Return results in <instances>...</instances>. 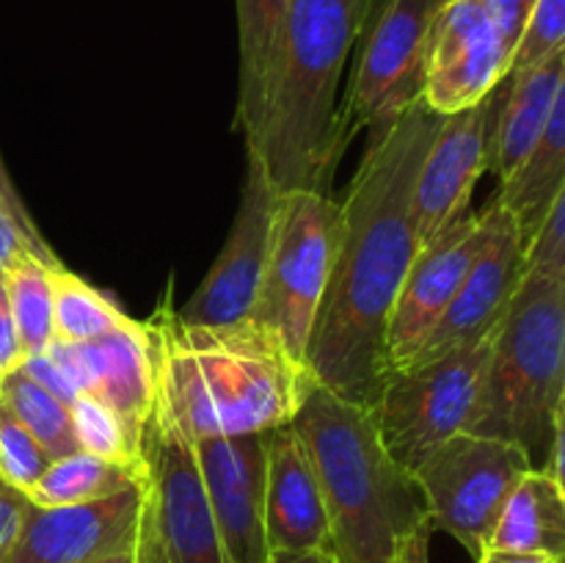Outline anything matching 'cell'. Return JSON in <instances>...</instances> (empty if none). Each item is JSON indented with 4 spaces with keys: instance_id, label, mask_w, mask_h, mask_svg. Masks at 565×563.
<instances>
[{
    "instance_id": "1",
    "label": "cell",
    "mask_w": 565,
    "mask_h": 563,
    "mask_svg": "<svg viewBox=\"0 0 565 563\" xmlns=\"http://www.w3.org/2000/svg\"><path fill=\"white\" fill-rule=\"evenodd\" d=\"M441 116L423 99L384 136L367 138L340 202L334 268L320 301L307 370L315 384L373 408L390 381L386 326L419 252L414 182Z\"/></svg>"
},
{
    "instance_id": "2",
    "label": "cell",
    "mask_w": 565,
    "mask_h": 563,
    "mask_svg": "<svg viewBox=\"0 0 565 563\" xmlns=\"http://www.w3.org/2000/svg\"><path fill=\"white\" fill-rule=\"evenodd\" d=\"M154 353L152 419L191 445L290 425L315 379L254 323H185L160 304L143 320Z\"/></svg>"
},
{
    "instance_id": "3",
    "label": "cell",
    "mask_w": 565,
    "mask_h": 563,
    "mask_svg": "<svg viewBox=\"0 0 565 563\" xmlns=\"http://www.w3.org/2000/svg\"><path fill=\"white\" fill-rule=\"evenodd\" d=\"M290 425L312 458L337 563H395L403 541L430 519L414 472L386 450L373 412L312 384Z\"/></svg>"
},
{
    "instance_id": "4",
    "label": "cell",
    "mask_w": 565,
    "mask_h": 563,
    "mask_svg": "<svg viewBox=\"0 0 565 563\" xmlns=\"http://www.w3.org/2000/svg\"><path fill=\"white\" fill-rule=\"evenodd\" d=\"M373 0H290L281 28L263 158L276 191L329 193L348 144L340 83Z\"/></svg>"
},
{
    "instance_id": "5",
    "label": "cell",
    "mask_w": 565,
    "mask_h": 563,
    "mask_svg": "<svg viewBox=\"0 0 565 563\" xmlns=\"http://www.w3.org/2000/svg\"><path fill=\"white\" fill-rule=\"evenodd\" d=\"M563 408L565 279L522 276L497 329L467 434L513 442L535 467L539 458L546 461L552 419Z\"/></svg>"
},
{
    "instance_id": "6",
    "label": "cell",
    "mask_w": 565,
    "mask_h": 563,
    "mask_svg": "<svg viewBox=\"0 0 565 563\" xmlns=\"http://www.w3.org/2000/svg\"><path fill=\"white\" fill-rule=\"evenodd\" d=\"M340 202L329 193L279 191L268 268L248 323L268 331L307 368L320 301L334 268Z\"/></svg>"
},
{
    "instance_id": "7",
    "label": "cell",
    "mask_w": 565,
    "mask_h": 563,
    "mask_svg": "<svg viewBox=\"0 0 565 563\" xmlns=\"http://www.w3.org/2000/svg\"><path fill=\"white\" fill-rule=\"evenodd\" d=\"M500 323L439 359L397 370L370 408L381 442L406 469H417L436 447L467 434Z\"/></svg>"
},
{
    "instance_id": "8",
    "label": "cell",
    "mask_w": 565,
    "mask_h": 563,
    "mask_svg": "<svg viewBox=\"0 0 565 563\" xmlns=\"http://www.w3.org/2000/svg\"><path fill=\"white\" fill-rule=\"evenodd\" d=\"M434 0H373L356 42L345 103L340 105L342 141L356 132L379 138L423 99L425 44Z\"/></svg>"
},
{
    "instance_id": "9",
    "label": "cell",
    "mask_w": 565,
    "mask_h": 563,
    "mask_svg": "<svg viewBox=\"0 0 565 563\" xmlns=\"http://www.w3.org/2000/svg\"><path fill=\"white\" fill-rule=\"evenodd\" d=\"M527 469V453L491 436L456 434L436 447L417 469L430 528L452 535L472 557L489 550L502 508Z\"/></svg>"
},
{
    "instance_id": "10",
    "label": "cell",
    "mask_w": 565,
    "mask_h": 563,
    "mask_svg": "<svg viewBox=\"0 0 565 563\" xmlns=\"http://www.w3.org/2000/svg\"><path fill=\"white\" fill-rule=\"evenodd\" d=\"M143 467L136 563H232L210 517L191 445L149 419Z\"/></svg>"
},
{
    "instance_id": "11",
    "label": "cell",
    "mask_w": 565,
    "mask_h": 563,
    "mask_svg": "<svg viewBox=\"0 0 565 563\" xmlns=\"http://www.w3.org/2000/svg\"><path fill=\"white\" fill-rule=\"evenodd\" d=\"M279 191L265 171L263 158L246 149V174L241 185L235 221L230 226L218 257L213 259L180 312L185 323L199 326H241L248 323L268 268L270 243Z\"/></svg>"
},
{
    "instance_id": "12",
    "label": "cell",
    "mask_w": 565,
    "mask_h": 563,
    "mask_svg": "<svg viewBox=\"0 0 565 563\" xmlns=\"http://www.w3.org/2000/svg\"><path fill=\"white\" fill-rule=\"evenodd\" d=\"M508 70L511 50L480 0H450L436 9L423 83V103L434 114L472 108L508 81Z\"/></svg>"
},
{
    "instance_id": "13",
    "label": "cell",
    "mask_w": 565,
    "mask_h": 563,
    "mask_svg": "<svg viewBox=\"0 0 565 563\" xmlns=\"http://www.w3.org/2000/svg\"><path fill=\"white\" fill-rule=\"evenodd\" d=\"M268 434L191 442L210 517L232 563H268L270 557L265 539Z\"/></svg>"
},
{
    "instance_id": "14",
    "label": "cell",
    "mask_w": 565,
    "mask_h": 563,
    "mask_svg": "<svg viewBox=\"0 0 565 563\" xmlns=\"http://www.w3.org/2000/svg\"><path fill=\"white\" fill-rule=\"evenodd\" d=\"M500 88L472 108L441 116L414 182V230L419 246L469 213L475 182L489 171V138L500 108Z\"/></svg>"
},
{
    "instance_id": "15",
    "label": "cell",
    "mask_w": 565,
    "mask_h": 563,
    "mask_svg": "<svg viewBox=\"0 0 565 563\" xmlns=\"http://www.w3.org/2000/svg\"><path fill=\"white\" fill-rule=\"evenodd\" d=\"M486 226L483 215L463 213L447 230L423 243L403 279L386 326V357L392 373L406 368L450 307L469 265L478 257Z\"/></svg>"
},
{
    "instance_id": "16",
    "label": "cell",
    "mask_w": 565,
    "mask_h": 563,
    "mask_svg": "<svg viewBox=\"0 0 565 563\" xmlns=\"http://www.w3.org/2000/svg\"><path fill=\"white\" fill-rule=\"evenodd\" d=\"M480 215H483L486 235L478 257L469 265L447 312L406 368L445 357L463 342L478 340L494 329L522 282V241L508 210L491 196Z\"/></svg>"
},
{
    "instance_id": "17",
    "label": "cell",
    "mask_w": 565,
    "mask_h": 563,
    "mask_svg": "<svg viewBox=\"0 0 565 563\" xmlns=\"http://www.w3.org/2000/svg\"><path fill=\"white\" fill-rule=\"evenodd\" d=\"M47 351L77 395H92L147 434L154 408V353L147 323L130 320L88 342H50Z\"/></svg>"
},
{
    "instance_id": "18",
    "label": "cell",
    "mask_w": 565,
    "mask_h": 563,
    "mask_svg": "<svg viewBox=\"0 0 565 563\" xmlns=\"http://www.w3.org/2000/svg\"><path fill=\"white\" fill-rule=\"evenodd\" d=\"M143 480L108 497L70 508L31 506L3 563H92L130 546L138 535Z\"/></svg>"
},
{
    "instance_id": "19",
    "label": "cell",
    "mask_w": 565,
    "mask_h": 563,
    "mask_svg": "<svg viewBox=\"0 0 565 563\" xmlns=\"http://www.w3.org/2000/svg\"><path fill=\"white\" fill-rule=\"evenodd\" d=\"M265 539L270 552L331 550L323 491L312 458L292 425L268 434Z\"/></svg>"
},
{
    "instance_id": "20",
    "label": "cell",
    "mask_w": 565,
    "mask_h": 563,
    "mask_svg": "<svg viewBox=\"0 0 565 563\" xmlns=\"http://www.w3.org/2000/svg\"><path fill=\"white\" fill-rule=\"evenodd\" d=\"M508 77L511 83L489 138V171L497 180H505L544 136L546 121L565 94V50Z\"/></svg>"
},
{
    "instance_id": "21",
    "label": "cell",
    "mask_w": 565,
    "mask_h": 563,
    "mask_svg": "<svg viewBox=\"0 0 565 563\" xmlns=\"http://www.w3.org/2000/svg\"><path fill=\"white\" fill-rule=\"evenodd\" d=\"M235 6L241 39L235 125L246 138V149H257L268 125L281 28L290 0H235Z\"/></svg>"
},
{
    "instance_id": "22",
    "label": "cell",
    "mask_w": 565,
    "mask_h": 563,
    "mask_svg": "<svg viewBox=\"0 0 565 563\" xmlns=\"http://www.w3.org/2000/svg\"><path fill=\"white\" fill-rule=\"evenodd\" d=\"M561 193H565V94L557 99L544 136L530 149L527 158L500 180L494 193L516 224L522 248L544 224L552 202Z\"/></svg>"
},
{
    "instance_id": "23",
    "label": "cell",
    "mask_w": 565,
    "mask_h": 563,
    "mask_svg": "<svg viewBox=\"0 0 565 563\" xmlns=\"http://www.w3.org/2000/svg\"><path fill=\"white\" fill-rule=\"evenodd\" d=\"M489 546L539 552L565 563V486L544 469H527L513 486Z\"/></svg>"
},
{
    "instance_id": "24",
    "label": "cell",
    "mask_w": 565,
    "mask_h": 563,
    "mask_svg": "<svg viewBox=\"0 0 565 563\" xmlns=\"http://www.w3.org/2000/svg\"><path fill=\"white\" fill-rule=\"evenodd\" d=\"M143 469L147 467H127V464L75 450L53 458L47 469L39 475L36 484L28 489V497L39 508L88 506V502L108 500V497L141 484Z\"/></svg>"
},
{
    "instance_id": "25",
    "label": "cell",
    "mask_w": 565,
    "mask_h": 563,
    "mask_svg": "<svg viewBox=\"0 0 565 563\" xmlns=\"http://www.w3.org/2000/svg\"><path fill=\"white\" fill-rule=\"evenodd\" d=\"M53 342H88L119 326L130 323V315L116 307L105 293L88 285L64 265L53 268Z\"/></svg>"
},
{
    "instance_id": "26",
    "label": "cell",
    "mask_w": 565,
    "mask_h": 563,
    "mask_svg": "<svg viewBox=\"0 0 565 563\" xmlns=\"http://www.w3.org/2000/svg\"><path fill=\"white\" fill-rule=\"evenodd\" d=\"M53 268L58 265L44 263L36 254H25L14 265L0 270L25 357L47 351L53 342V279H50Z\"/></svg>"
},
{
    "instance_id": "27",
    "label": "cell",
    "mask_w": 565,
    "mask_h": 563,
    "mask_svg": "<svg viewBox=\"0 0 565 563\" xmlns=\"http://www.w3.org/2000/svg\"><path fill=\"white\" fill-rule=\"evenodd\" d=\"M0 401L11 408L17 419L33 434V439L47 450L50 458L75 453V434H72V414L64 401L44 390L22 368L11 370L0 381Z\"/></svg>"
},
{
    "instance_id": "28",
    "label": "cell",
    "mask_w": 565,
    "mask_h": 563,
    "mask_svg": "<svg viewBox=\"0 0 565 563\" xmlns=\"http://www.w3.org/2000/svg\"><path fill=\"white\" fill-rule=\"evenodd\" d=\"M70 414L77 450L127 467H143V434L121 419L114 408L92 395H77L70 403Z\"/></svg>"
},
{
    "instance_id": "29",
    "label": "cell",
    "mask_w": 565,
    "mask_h": 563,
    "mask_svg": "<svg viewBox=\"0 0 565 563\" xmlns=\"http://www.w3.org/2000/svg\"><path fill=\"white\" fill-rule=\"evenodd\" d=\"M50 461L53 458L47 456V450L0 401V478L28 495V489L36 484Z\"/></svg>"
},
{
    "instance_id": "30",
    "label": "cell",
    "mask_w": 565,
    "mask_h": 563,
    "mask_svg": "<svg viewBox=\"0 0 565 563\" xmlns=\"http://www.w3.org/2000/svg\"><path fill=\"white\" fill-rule=\"evenodd\" d=\"M557 50H565V0H535L522 36L511 53L508 75L541 64Z\"/></svg>"
},
{
    "instance_id": "31",
    "label": "cell",
    "mask_w": 565,
    "mask_h": 563,
    "mask_svg": "<svg viewBox=\"0 0 565 563\" xmlns=\"http://www.w3.org/2000/svg\"><path fill=\"white\" fill-rule=\"evenodd\" d=\"M522 276L533 279H565V193L552 202L544 224L522 248Z\"/></svg>"
},
{
    "instance_id": "32",
    "label": "cell",
    "mask_w": 565,
    "mask_h": 563,
    "mask_svg": "<svg viewBox=\"0 0 565 563\" xmlns=\"http://www.w3.org/2000/svg\"><path fill=\"white\" fill-rule=\"evenodd\" d=\"M25 254H36V257L44 259V263L61 265V259L55 257L53 248H50L47 243L31 241V237L14 224V219L0 208V270L14 265L17 259L25 257Z\"/></svg>"
},
{
    "instance_id": "33",
    "label": "cell",
    "mask_w": 565,
    "mask_h": 563,
    "mask_svg": "<svg viewBox=\"0 0 565 563\" xmlns=\"http://www.w3.org/2000/svg\"><path fill=\"white\" fill-rule=\"evenodd\" d=\"M31 506L33 502L25 491L14 489V486L6 484V480L0 478V563H3V557L9 555L17 535H20Z\"/></svg>"
},
{
    "instance_id": "34",
    "label": "cell",
    "mask_w": 565,
    "mask_h": 563,
    "mask_svg": "<svg viewBox=\"0 0 565 563\" xmlns=\"http://www.w3.org/2000/svg\"><path fill=\"white\" fill-rule=\"evenodd\" d=\"M535 0H480V6L486 9V14L491 17L494 28L500 31L502 42L508 44V50L513 53L519 36L524 31V22H527L530 11H533Z\"/></svg>"
},
{
    "instance_id": "35",
    "label": "cell",
    "mask_w": 565,
    "mask_h": 563,
    "mask_svg": "<svg viewBox=\"0 0 565 563\" xmlns=\"http://www.w3.org/2000/svg\"><path fill=\"white\" fill-rule=\"evenodd\" d=\"M20 368L25 370L28 375H31L36 384H42L44 390L53 392L58 401H64L66 406H70L72 401L77 397L75 386L70 384V379H66V373L61 370V364L55 362L53 353L50 351H39V353H28L25 359L20 362Z\"/></svg>"
},
{
    "instance_id": "36",
    "label": "cell",
    "mask_w": 565,
    "mask_h": 563,
    "mask_svg": "<svg viewBox=\"0 0 565 563\" xmlns=\"http://www.w3.org/2000/svg\"><path fill=\"white\" fill-rule=\"evenodd\" d=\"M22 359H25V353H22L20 334H17L14 318H11L9 296H6L3 274H0V381H3L11 370L20 368Z\"/></svg>"
},
{
    "instance_id": "37",
    "label": "cell",
    "mask_w": 565,
    "mask_h": 563,
    "mask_svg": "<svg viewBox=\"0 0 565 563\" xmlns=\"http://www.w3.org/2000/svg\"><path fill=\"white\" fill-rule=\"evenodd\" d=\"M0 208H3L6 213L11 215V219H14V224L20 226V230L25 232V235L31 237V241L44 243L42 232H39V226H36V224H33L31 213H28L25 202H22L20 193H17L14 182L9 180V171H6L3 160H0Z\"/></svg>"
},
{
    "instance_id": "38",
    "label": "cell",
    "mask_w": 565,
    "mask_h": 563,
    "mask_svg": "<svg viewBox=\"0 0 565 563\" xmlns=\"http://www.w3.org/2000/svg\"><path fill=\"white\" fill-rule=\"evenodd\" d=\"M430 535H434V528L430 524H423L419 530H414L406 541L397 550L395 563H430Z\"/></svg>"
},
{
    "instance_id": "39",
    "label": "cell",
    "mask_w": 565,
    "mask_h": 563,
    "mask_svg": "<svg viewBox=\"0 0 565 563\" xmlns=\"http://www.w3.org/2000/svg\"><path fill=\"white\" fill-rule=\"evenodd\" d=\"M475 563H561V561H555V557L550 555H539V552H513V550H494V546H489V550H483L478 557H475Z\"/></svg>"
},
{
    "instance_id": "40",
    "label": "cell",
    "mask_w": 565,
    "mask_h": 563,
    "mask_svg": "<svg viewBox=\"0 0 565 563\" xmlns=\"http://www.w3.org/2000/svg\"><path fill=\"white\" fill-rule=\"evenodd\" d=\"M268 563H337L331 550H309V552H270Z\"/></svg>"
},
{
    "instance_id": "41",
    "label": "cell",
    "mask_w": 565,
    "mask_h": 563,
    "mask_svg": "<svg viewBox=\"0 0 565 563\" xmlns=\"http://www.w3.org/2000/svg\"><path fill=\"white\" fill-rule=\"evenodd\" d=\"M92 563H136V541H132L130 546H121V550L108 552V555L97 557V561Z\"/></svg>"
},
{
    "instance_id": "42",
    "label": "cell",
    "mask_w": 565,
    "mask_h": 563,
    "mask_svg": "<svg viewBox=\"0 0 565 563\" xmlns=\"http://www.w3.org/2000/svg\"><path fill=\"white\" fill-rule=\"evenodd\" d=\"M436 3V9H439V6H445V3H450V0H434Z\"/></svg>"
}]
</instances>
